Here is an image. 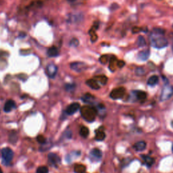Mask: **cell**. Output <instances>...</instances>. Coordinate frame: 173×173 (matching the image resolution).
Returning <instances> with one entry per match:
<instances>
[{
	"label": "cell",
	"instance_id": "2e32d148",
	"mask_svg": "<svg viewBox=\"0 0 173 173\" xmlns=\"http://www.w3.org/2000/svg\"><path fill=\"white\" fill-rule=\"evenodd\" d=\"M159 81V78L156 75H153L149 78L148 80V84L149 86H154Z\"/></svg>",
	"mask_w": 173,
	"mask_h": 173
},
{
	"label": "cell",
	"instance_id": "9a60e30c",
	"mask_svg": "<svg viewBox=\"0 0 173 173\" xmlns=\"http://www.w3.org/2000/svg\"><path fill=\"white\" fill-rule=\"evenodd\" d=\"M146 145H147V144H146V143L145 141H140L137 142L135 144L134 147L137 151H140L144 150L146 148Z\"/></svg>",
	"mask_w": 173,
	"mask_h": 173
},
{
	"label": "cell",
	"instance_id": "8fae6325",
	"mask_svg": "<svg viewBox=\"0 0 173 173\" xmlns=\"http://www.w3.org/2000/svg\"><path fill=\"white\" fill-rule=\"evenodd\" d=\"M49 161L53 165H58L60 162V158L58 155L51 153L48 155Z\"/></svg>",
	"mask_w": 173,
	"mask_h": 173
},
{
	"label": "cell",
	"instance_id": "603a6c76",
	"mask_svg": "<svg viewBox=\"0 0 173 173\" xmlns=\"http://www.w3.org/2000/svg\"><path fill=\"white\" fill-rule=\"evenodd\" d=\"M89 131L88 129V128L86 127H83L80 130V135H81L84 137V138H85L88 135H89Z\"/></svg>",
	"mask_w": 173,
	"mask_h": 173
},
{
	"label": "cell",
	"instance_id": "7a4b0ae2",
	"mask_svg": "<svg viewBox=\"0 0 173 173\" xmlns=\"http://www.w3.org/2000/svg\"><path fill=\"white\" fill-rule=\"evenodd\" d=\"M81 114L86 121L91 122L95 121V117L98 114V111L94 107L91 106V105H85L83 108H81Z\"/></svg>",
	"mask_w": 173,
	"mask_h": 173
},
{
	"label": "cell",
	"instance_id": "4fadbf2b",
	"mask_svg": "<svg viewBox=\"0 0 173 173\" xmlns=\"http://www.w3.org/2000/svg\"><path fill=\"white\" fill-rule=\"evenodd\" d=\"M15 108V102L12 100H8L4 105V111L5 112H9Z\"/></svg>",
	"mask_w": 173,
	"mask_h": 173
},
{
	"label": "cell",
	"instance_id": "484cf974",
	"mask_svg": "<svg viewBox=\"0 0 173 173\" xmlns=\"http://www.w3.org/2000/svg\"><path fill=\"white\" fill-rule=\"evenodd\" d=\"M37 173H49V170L48 167L41 166L37 168Z\"/></svg>",
	"mask_w": 173,
	"mask_h": 173
},
{
	"label": "cell",
	"instance_id": "cb8c5ba5",
	"mask_svg": "<svg viewBox=\"0 0 173 173\" xmlns=\"http://www.w3.org/2000/svg\"><path fill=\"white\" fill-rule=\"evenodd\" d=\"M117 63H118V61L116 60V59L115 58H112V59L110 60V69L112 70V71H114L116 68V66L117 65Z\"/></svg>",
	"mask_w": 173,
	"mask_h": 173
},
{
	"label": "cell",
	"instance_id": "836d02e7",
	"mask_svg": "<svg viewBox=\"0 0 173 173\" xmlns=\"http://www.w3.org/2000/svg\"><path fill=\"white\" fill-rule=\"evenodd\" d=\"M0 173H3V172H2V169H1V168H0Z\"/></svg>",
	"mask_w": 173,
	"mask_h": 173
},
{
	"label": "cell",
	"instance_id": "7402d4cb",
	"mask_svg": "<svg viewBox=\"0 0 173 173\" xmlns=\"http://www.w3.org/2000/svg\"><path fill=\"white\" fill-rule=\"evenodd\" d=\"M93 99H94V97L92 95L89 94V93H87V94L84 95V97L82 98V100L84 102H85V103H91L93 101Z\"/></svg>",
	"mask_w": 173,
	"mask_h": 173
},
{
	"label": "cell",
	"instance_id": "f546056e",
	"mask_svg": "<svg viewBox=\"0 0 173 173\" xmlns=\"http://www.w3.org/2000/svg\"><path fill=\"white\" fill-rule=\"evenodd\" d=\"M75 85H70V84H68L66 85V89L67 91H70V90H73L74 89Z\"/></svg>",
	"mask_w": 173,
	"mask_h": 173
},
{
	"label": "cell",
	"instance_id": "5b68a950",
	"mask_svg": "<svg viewBox=\"0 0 173 173\" xmlns=\"http://www.w3.org/2000/svg\"><path fill=\"white\" fill-rule=\"evenodd\" d=\"M2 155L4 162L9 163L12 160L14 156V152L10 148H5L2 150Z\"/></svg>",
	"mask_w": 173,
	"mask_h": 173
},
{
	"label": "cell",
	"instance_id": "52a82bcc",
	"mask_svg": "<svg viewBox=\"0 0 173 173\" xmlns=\"http://www.w3.org/2000/svg\"><path fill=\"white\" fill-rule=\"evenodd\" d=\"M58 71V67L54 64H49L46 68V72L50 78H54Z\"/></svg>",
	"mask_w": 173,
	"mask_h": 173
},
{
	"label": "cell",
	"instance_id": "f1b7e54d",
	"mask_svg": "<svg viewBox=\"0 0 173 173\" xmlns=\"http://www.w3.org/2000/svg\"><path fill=\"white\" fill-rule=\"evenodd\" d=\"M100 62L102 64H105L108 62V57L107 55H103L100 58Z\"/></svg>",
	"mask_w": 173,
	"mask_h": 173
},
{
	"label": "cell",
	"instance_id": "6da1fadb",
	"mask_svg": "<svg viewBox=\"0 0 173 173\" xmlns=\"http://www.w3.org/2000/svg\"><path fill=\"white\" fill-rule=\"evenodd\" d=\"M165 31L162 28H155L149 35V42L154 48L162 49L168 45V42L165 37Z\"/></svg>",
	"mask_w": 173,
	"mask_h": 173
},
{
	"label": "cell",
	"instance_id": "d4e9b609",
	"mask_svg": "<svg viewBox=\"0 0 173 173\" xmlns=\"http://www.w3.org/2000/svg\"><path fill=\"white\" fill-rule=\"evenodd\" d=\"M137 44L139 47H143L146 45V42L145 38L143 36H139L137 41Z\"/></svg>",
	"mask_w": 173,
	"mask_h": 173
},
{
	"label": "cell",
	"instance_id": "83f0119b",
	"mask_svg": "<svg viewBox=\"0 0 173 173\" xmlns=\"http://www.w3.org/2000/svg\"><path fill=\"white\" fill-rule=\"evenodd\" d=\"M37 141L39 143H42V144H44V143H45L46 141L45 138L43 135H39L37 137Z\"/></svg>",
	"mask_w": 173,
	"mask_h": 173
},
{
	"label": "cell",
	"instance_id": "1f68e13d",
	"mask_svg": "<svg viewBox=\"0 0 173 173\" xmlns=\"http://www.w3.org/2000/svg\"><path fill=\"white\" fill-rule=\"evenodd\" d=\"M141 31V28H139L137 26H135V27H133V29H132V31H133V33H137Z\"/></svg>",
	"mask_w": 173,
	"mask_h": 173
},
{
	"label": "cell",
	"instance_id": "e0dca14e",
	"mask_svg": "<svg viewBox=\"0 0 173 173\" xmlns=\"http://www.w3.org/2000/svg\"><path fill=\"white\" fill-rule=\"evenodd\" d=\"M141 158H143V161H144L145 163L148 166H151L154 163V160L153 158H151L149 156H145V155H143L141 156Z\"/></svg>",
	"mask_w": 173,
	"mask_h": 173
},
{
	"label": "cell",
	"instance_id": "3957f363",
	"mask_svg": "<svg viewBox=\"0 0 173 173\" xmlns=\"http://www.w3.org/2000/svg\"><path fill=\"white\" fill-rule=\"evenodd\" d=\"M173 95V87L170 85H166L162 88V93L160 95L161 101H166Z\"/></svg>",
	"mask_w": 173,
	"mask_h": 173
},
{
	"label": "cell",
	"instance_id": "44dd1931",
	"mask_svg": "<svg viewBox=\"0 0 173 173\" xmlns=\"http://www.w3.org/2000/svg\"><path fill=\"white\" fill-rule=\"evenodd\" d=\"M86 171V167L83 165H77L75 166V173H85Z\"/></svg>",
	"mask_w": 173,
	"mask_h": 173
},
{
	"label": "cell",
	"instance_id": "e575fe53",
	"mask_svg": "<svg viewBox=\"0 0 173 173\" xmlns=\"http://www.w3.org/2000/svg\"><path fill=\"white\" fill-rule=\"evenodd\" d=\"M172 152H173V145H172Z\"/></svg>",
	"mask_w": 173,
	"mask_h": 173
},
{
	"label": "cell",
	"instance_id": "4dcf8cb0",
	"mask_svg": "<svg viewBox=\"0 0 173 173\" xmlns=\"http://www.w3.org/2000/svg\"><path fill=\"white\" fill-rule=\"evenodd\" d=\"M117 65H118V67H119V68H122V67L125 65V62L121 61V60L118 61Z\"/></svg>",
	"mask_w": 173,
	"mask_h": 173
},
{
	"label": "cell",
	"instance_id": "5bb4252c",
	"mask_svg": "<svg viewBox=\"0 0 173 173\" xmlns=\"http://www.w3.org/2000/svg\"><path fill=\"white\" fill-rule=\"evenodd\" d=\"M58 54H59V51H58V49L56 47L53 46L49 48L48 50V55L49 57H55L58 56Z\"/></svg>",
	"mask_w": 173,
	"mask_h": 173
},
{
	"label": "cell",
	"instance_id": "d590c367",
	"mask_svg": "<svg viewBox=\"0 0 173 173\" xmlns=\"http://www.w3.org/2000/svg\"><path fill=\"white\" fill-rule=\"evenodd\" d=\"M172 51H173V45H172Z\"/></svg>",
	"mask_w": 173,
	"mask_h": 173
},
{
	"label": "cell",
	"instance_id": "ffe728a7",
	"mask_svg": "<svg viewBox=\"0 0 173 173\" xmlns=\"http://www.w3.org/2000/svg\"><path fill=\"white\" fill-rule=\"evenodd\" d=\"M95 80L98 82V83H100L102 85H105L107 83V81H108V78L105 77V76H103V75H101V76H97L94 78Z\"/></svg>",
	"mask_w": 173,
	"mask_h": 173
},
{
	"label": "cell",
	"instance_id": "8992f818",
	"mask_svg": "<svg viewBox=\"0 0 173 173\" xmlns=\"http://www.w3.org/2000/svg\"><path fill=\"white\" fill-rule=\"evenodd\" d=\"M70 68L76 72H82L87 68V65L83 62H73L70 64Z\"/></svg>",
	"mask_w": 173,
	"mask_h": 173
},
{
	"label": "cell",
	"instance_id": "277c9868",
	"mask_svg": "<svg viewBox=\"0 0 173 173\" xmlns=\"http://www.w3.org/2000/svg\"><path fill=\"white\" fill-rule=\"evenodd\" d=\"M126 90L124 87H118L114 89L110 93V98L113 99H121L125 96Z\"/></svg>",
	"mask_w": 173,
	"mask_h": 173
},
{
	"label": "cell",
	"instance_id": "9c48e42d",
	"mask_svg": "<svg viewBox=\"0 0 173 173\" xmlns=\"http://www.w3.org/2000/svg\"><path fill=\"white\" fill-rule=\"evenodd\" d=\"M149 55H150V52H149V49H145V50L139 52L138 55H137V58L140 60L145 61L149 58Z\"/></svg>",
	"mask_w": 173,
	"mask_h": 173
},
{
	"label": "cell",
	"instance_id": "d6a6232c",
	"mask_svg": "<svg viewBox=\"0 0 173 173\" xmlns=\"http://www.w3.org/2000/svg\"><path fill=\"white\" fill-rule=\"evenodd\" d=\"M66 136H67V137H68V138H69V139L71 138V137H72V133H71V132H70V131H68V132H67V133H66Z\"/></svg>",
	"mask_w": 173,
	"mask_h": 173
},
{
	"label": "cell",
	"instance_id": "30bf717a",
	"mask_svg": "<svg viewBox=\"0 0 173 173\" xmlns=\"http://www.w3.org/2000/svg\"><path fill=\"white\" fill-rule=\"evenodd\" d=\"M133 93H135V96L139 101H143L147 98V93L145 91H135Z\"/></svg>",
	"mask_w": 173,
	"mask_h": 173
},
{
	"label": "cell",
	"instance_id": "ac0fdd59",
	"mask_svg": "<svg viewBox=\"0 0 173 173\" xmlns=\"http://www.w3.org/2000/svg\"><path fill=\"white\" fill-rule=\"evenodd\" d=\"M91 156L94 158H96V159H100L102 156V153L98 149H93L91 151Z\"/></svg>",
	"mask_w": 173,
	"mask_h": 173
},
{
	"label": "cell",
	"instance_id": "8d00e7d4",
	"mask_svg": "<svg viewBox=\"0 0 173 173\" xmlns=\"http://www.w3.org/2000/svg\"><path fill=\"white\" fill-rule=\"evenodd\" d=\"M172 27H173V25H172Z\"/></svg>",
	"mask_w": 173,
	"mask_h": 173
},
{
	"label": "cell",
	"instance_id": "4316f807",
	"mask_svg": "<svg viewBox=\"0 0 173 173\" xmlns=\"http://www.w3.org/2000/svg\"><path fill=\"white\" fill-rule=\"evenodd\" d=\"M136 74L137 75L141 76L145 74V70L143 69V68H141V67H139L136 69Z\"/></svg>",
	"mask_w": 173,
	"mask_h": 173
},
{
	"label": "cell",
	"instance_id": "7c38bea8",
	"mask_svg": "<svg viewBox=\"0 0 173 173\" xmlns=\"http://www.w3.org/2000/svg\"><path fill=\"white\" fill-rule=\"evenodd\" d=\"M86 83L88 86L93 89L98 90L100 88V86L99 85L98 83L95 80V79H90V80H88L86 82Z\"/></svg>",
	"mask_w": 173,
	"mask_h": 173
},
{
	"label": "cell",
	"instance_id": "ba28073f",
	"mask_svg": "<svg viewBox=\"0 0 173 173\" xmlns=\"http://www.w3.org/2000/svg\"><path fill=\"white\" fill-rule=\"evenodd\" d=\"M79 108H80V104L78 103H73L70 104L69 106L66 108V112L67 114H69V115H72V114L77 112Z\"/></svg>",
	"mask_w": 173,
	"mask_h": 173
},
{
	"label": "cell",
	"instance_id": "d6986e66",
	"mask_svg": "<svg viewBox=\"0 0 173 173\" xmlns=\"http://www.w3.org/2000/svg\"><path fill=\"white\" fill-rule=\"evenodd\" d=\"M105 137V134L103 130H101V128L96 132L95 135V139L98 141H103Z\"/></svg>",
	"mask_w": 173,
	"mask_h": 173
}]
</instances>
